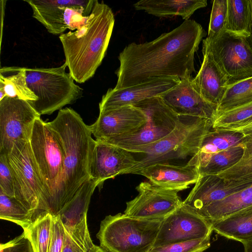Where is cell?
<instances>
[{"mask_svg":"<svg viewBox=\"0 0 252 252\" xmlns=\"http://www.w3.org/2000/svg\"><path fill=\"white\" fill-rule=\"evenodd\" d=\"M205 35L200 24L188 19L152 41L130 43L119 55L114 89L165 78L191 77L195 71V53Z\"/></svg>","mask_w":252,"mask_h":252,"instance_id":"6da1fadb","label":"cell"},{"mask_svg":"<svg viewBox=\"0 0 252 252\" xmlns=\"http://www.w3.org/2000/svg\"><path fill=\"white\" fill-rule=\"evenodd\" d=\"M47 123L61 144L63 156L62 175L47 211L57 216L91 178L90 164L95 140L92 137L90 126L70 108L60 109L55 119Z\"/></svg>","mask_w":252,"mask_h":252,"instance_id":"7a4b0ae2","label":"cell"},{"mask_svg":"<svg viewBox=\"0 0 252 252\" xmlns=\"http://www.w3.org/2000/svg\"><path fill=\"white\" fill-rule=\"evenodd\" d=\"M111 8L95 0L85 24L59 36L69 73L83 83L95 74L105 55L114 26Z\"/></svg>","mask_w":252,"mask_h":252,"instance_id":"3957f363","label":"cell"},{"mask_svg":"<svg viewBox=\"0 0 252 252\" xmlns=\"http://www.w3.org/2000/svg\"><path fill=\"white\" fill-rule=\"evenodd\" d=\"M212 129V122L208 119L180 115L175 129L158 141L135 150L144 156L123 174L137 173L152 165L168 163L178 159L192 157L199 150L205 135Z\"/></svg>","mask_w":252,"mask_h":252,"instance_id":"277c9868","label":"cell"},{"mask_svg":"<svg viewBox=\"0 0 252 252\" xmlns=\"http://www.w3.org/2000/svg\"><path fill=\"white\" fill-rule=\"evenodd\" d=\"M162 220H147L118 213L101 221L96 237L107 252H149Z\"/></svg>","mask_w":252,"mask_h":252,"instance_id":"5b68a950","label":"cell"},{"mask_svg":"<svg viewBox=\"0 0 252 252\" xmlns=\"http://www.w3.org/2000/svg\"><path fill=\"white\" fill-rule=\"evenodd\" d=\"M66 64L51 68H26L29 88L37 96L35 101H28L40 115H50L83 96V91L75 84Z\"/></svg>","mask_w":252,"mask_h":252,"instance_id":"8992f818","label":"cell"},{"mask_svg":"<svg viewBox=\"0 0 252 252\" xmlns=\"http://www.w3.org/2000/svg\"><path fill=\"white\" fill-rule=\"evenodd\" d=\"M7 158L13 175L15 197L32 213L33 222L41 216L48 190L30 141L14 143Z\"/></svg>","mask_w":252,"mask_h":252,"instance_id":"52a82bcc","label":"cell"},{"mask_svg":"<svg viewBox=\"0 0 252 252\" xmlns=\"http://www.w3.org/2000/svg\"><path fill=\"white\" fill-rule=\"evenodd\" d=\"M202 52L211 55L228 86L252 77V46L247 36L223 30L203 40Z\"/></svg>","mask_w":252,"mask_h":252,"instance_id":"ba28073f","label":"cell"},{"mask_svg":"<svg viewBox=\"0 0 252 252\" xmlns=\"http://www.w3.org/2000/svg\"><path fill=\"white\" fill-rule=\"evenodd\" d=\"M133 105L145 113L147 116L146 124L131 134L101 141L134 153L137 149L153 144L168 135L180 120V115L171 109L159 96Z\"/></svg>","mask_w":252,"mask_h":252,"instance_id":"9c48e42d","label":"cell"},{"mask_svg":"<svg viewBox=\"0 0 252 252\" xmlns=\"http://www.w3.org/2000/svg\"><path fill=\"white\" fill-rule=\"evenodd\" d=\"M33 157L48 190L47 200L41 215L47 211L61 180L63 171L61 144L47 123L37 118L30 140Z\"/></svg>","mask_w":252,"mask_h":252,"instance_id":"30bf717a","label":"cell"},{"mask_svg":"<svg viewBox=\"0 0 252 252\" xmlns=\"http://www.w3.org/2000/svg\"><path fill=\"white\" fill-rule=\"evenodd\" d=\"M39 115L27 100L6 96L0 100V155H7L14 143L29 141Z\"/></svg>","mask_w":252,"mask_h":252,"instance_id":"8fae6325","label":"cell"},{"mask_svg":"<svg viewBox=\"0 0 252 252\" xmlns=\"http://www.w3.org/2000/svg\"><path fill=\"white\" fill-rule=\"evenodd\" d=\"M213 231L208 220L183 202L162 220L153 248L203 238L211 235Z\"/></svg>","mask_w":252,"mask_h":252,"instance_id":"7c38bea8","label":"cell"},{"mask_svg":"<svg viewBox=\"0 0 252 252\" xmlns=\"http://www.w3.org/2000/svg\"><path fill=\"white\" fill-rule=\"evenodd\" d=\"M136 189L138 194L126 203V215L137 219L163 220L183 203L177 190L143 182Z\"/></svg>","mask_w":252,"mask_h":252,"instance_id":"4fadbf2b","label":"cell"},{"mask_svg":"<svg viewBox=\"0 0 252 252\" xmlns=\"http://www.w3.org/2000/svg\"><path fill=\"white\" fill-rule=\"evenodd\" d=\"M99 185L92 178L86 181L57 215L69 237L85 252H91L95 246L89 233L87 215L92 194Z\"/></svg>","mask_w":252,"mask_h":252,"instance_id":"5bb4252c","label":"cell"},{"mask_svg":"<svg viewBox=\"0 0 252 252\" xmlns=\"http://www.w3.org/2000/svg\"><path fill=\"white\" fill-rule=\"evenodd\" d=\"M146 122L147 116L142 110L127 105L99 112L96 121L90 127L95 140L102 141L131 134Z\"/></svg>","mask_w":252,"mask_h":252,"instance_id":"9a60e30c","label":"cell"},{"mask_svg":"<svg viewBox=\"0 0 252 252\" xmlns=\"http://www.w3.org/2000/svg\"><path fill=\"white\" fill-rule=\"evenodd\" d=\"M252 185V175L238 180H226L217 175H200L183 203L196 212Z\"/></svg>","mask_w":252,"mask_h":252,"instance_id":"2e32d148","label":"cell"},{"mask_svg":"<svg viewBox=\"0 0 252 252\" xmlns=\"http://www.w3.org/2000/svg\"><path fill=\"white\" fill-rule=\"evenodd\" d=\"M159 96L179 115L211 120L217 115L218 107L205 100L193 87L191 77L185 78Z\"/></svg>","mask_w":252,"mask_h":252,"instance_id":"e0dca14e","label":"cell"},{"mask_svg":"<svg viewBox=\"0 0 252 252\" xmlns=\"http://www.w3.org/2000/svg\"><path fill=\"white\" fill-rule=\"evenodd\" d=\"M137 162L126 150L95 140L90 164V178L102 185L106 180L123 174Z\"/></svg>","mask_w":252,"mask_h":252,"instance_id":"ac0fdd59","label":"cell"},{"mask_svg":"<svg viewBox=\"0 0 252 252\" xmlns=\"http://www.w3.org/2000/svg\"><path fill=\"white\" fill-rule=\"evenodd\" d=\"M180 80L179 78H165L118 90L109 89L99 104V112L133 105L145 99L160 96L175 87Z\"/></svg>","mask_w":252,"mask_h":252,"instance_id":"d6986e66","label":"cell"},{"mask_svg":"<svg viewBox=\"0 0 252 252\" xmlns=\"http://www.w3.org/2000/svg\"><path fill=\"white\" fill-rule=\"evenodd\" d=\"M32 10V16L54 35L67 29L65 11L68 7L93 8L95 0H24Z\"/></svg>","mask_w":252,"mask_h":252,"instance_id":"ffe728a7","label":"cell"},{"mask_svg":"<svg viewBox=\"0 0 252 252\" xmlns=\"http://www.w3.org/2000/svg\"><path fill=\"white\" fill-rule=\"evenodd\" d=\"M137 174L145 176L156 186L178 191L195 184L200 177L198 170L194 167L187 164L175 165L168 163L152 165L142 169Z\"/></svg>","mask_w":252,"mask_h":252,"instance_id":"44dd1931","label":"cell"},{"mask_svg":"<svg viewBox=\"0 0 252 252\" xmlns=\"http://www.w3.org/2000/svg\"><path fill=\"white\" fill-rule=\"evenodd\" d=\"M202 53L200 69L192 83L205 100L218 107L228 86V81L211 55L207 52Z\"/></svg>","mask_w":252,"mask_h":252,"instance_id":"7402d4cb","label":"cell"},{"mask_svg":"<svg viewBox=\"0 0 252 252\" xmlns=\"http://www.w3.org/2000/svg\"><path fill=\"white\" fill-rule=\"evenodd\" d=\"M245 137L239 131L212 128L203 138L198 151L187 165L198 170L204 167L213 155L241 144Z\"/></svg>","mask_w":252,"mask_h":252,"instance_id":"603a6c76","label":"cell"},{"mask_svg":"<svg viewBox=\"0 0 252 252\" xmlns=\"http://www.w3.org/2000/svg\"><path fill=\"white\" fill-rule=\"evenodd\" d=\"M207 5L206 0H141L133 6L137 10H143L156 17L179 16L187 20L196 10Z\"/></svg>","mask_w":252,"mask_h":252,"instance_id":"cb8c5ba5","label":"cell"},{"mask_svg":"<svg viewBox=\"0 0 252 252\" xmlns=\"http://www.w3.org/2000/svg\"><path fill=\"white\" fill-rule=\"evenodd\" d=\"M211 223L213 231L226 238L242 244L252 240V205Z\"/></svg>","mask_w":252,"mask_h":252,"instance_id":"d4e9b609","label":"cell"},{"mask_svg":"<svg viewBox=\"0 0 252 252\" xmlns=\"http://www.w3.org/2000/svg\"><path fill=\"white\" fill-rule=\"evenodd\" d=\"M251 205H252V185L214 202L197 212L211 223L226 218Z\"/></svg>","mask_w":252,"mask_h":252,"instance_id":"484cf974","label":"cell"},{"mask_svg":"<svg viewBox=\"0 0 252 252\" xmlns=\"http://www.w3.org/2000/svg\"><path fill=\"white\" fill-rule=\"evenodd\" d=\"M0 84L3 86L6 96L27 101H35L37 96L29 88L26 67H1Z\"/></svg>","mask_w":252,"mask_h":252,"instance_id":"4316f807","label":"cell"},{"mask_svg":"<svg viewBox=\"0 0 252 252\" xmlns=\"http://www.w3.org/2000/svg\"><path fill=\"white\" fill-rule=\"evenodd\" d=\"M0 218L21 226L24 230L33 222V214L15 197L0 190Z\"/></svg>","mask_w":252,"mask_h":252,"instance_id":"83f0119b","label":"cell"},{"mask_svg":"<svg viewBox=\"0 0 252 252\" xmlns=\"http://www.w3.org/2000/svg\"><path fill=\"white\" fill-rule=\"evenodd\" d=\"M251 102L252 77L227 87L218 106L217 115Z\"/></svg>","mask_w":252,"mask_h":252,"instance_id":"f1b7e54d","label":"cell"},{"mask_svg":"<svg viewBox=\"0 0 252 252\" xmlns=\"http://www.w3.org/2000/svg\"><path fill=\"white\" fill-rule=\"evenodd\" d=\"M242 144L232 147L213 155L206 165L198 169L200 175H217L237 163L243 158Z\"/></svg>","mask_w":252,"mask_h":252,"instance_id":"f546056e","label":"cell"},{"mask_svg":"<svg viewBox=\"0 0 252 252\" xmlns=\"http://www.w3.org/2000/svg\"><path fill=\"white\" fill-rule=\"evenodd\" d=\"M252 122V102L219 114L212 122L213 129L233 130Z\"/></svg>","mask_w":252,"mask_h":252,"instance_id":"4dcf8cb0","label":"cell"},{"mask_svg":"<svg viewBox=\"0 0 252 252\" xmlns=\"http://www.w3.org/2000/svg\"><path fill=\"white\" fill-rule=\"evenodd\" d=\"M224 30L248 36V0H227Z\"/></svg>","mask_w":252,"mask_h":252,"instance_id":"1f68e13d","label":"cell"},{"mask_svg":"<svg viewBox=\"0 0 252 252\" xmlns=\"http://www.w3.org/2000/svg\"><path fill=\"white\" fill-rule=\"evenodd\" d=\"M52 218L53 216L47 213L38 218L24 230L31 242L34 252H48Z\"/></svg>","mask_w":252,"mask_h":252,"instance_id":"d6a6232c","label":"cell"},{"mask_svg":"<svg viewBox=\"0 0 252 252\" xmlns=\"http://www.w3.org/2000/svg\"><path fill=\"white\" fill-rule=\"evenodd\" d=\"M210 236L154 247L149 252H203L210 246Z\"/></svg>","mask_w":252,"mask_h":252,"instance_id":"836d02e7","label":"cell"},{"mask_svg":"<svg viewBox=\"0 0 252 252\" xmlns=\"http://www.w3.org/2000/svg\"><path fill=\"white\" fill-rule=\"evenodd\" d=\"M227 9V0L213 1L207 36H216L224 29Z\"/></svg>","mask_w":252,"mask_h":252,"instance_id":"e575fe53","label":"cell"},{"mask_svg":"<svg viewBox=\"0 0 252 252\" xmlns=\"http://www.w3.org/2000/svg\"><path fill=\"white\" fill-rule=\"evenodd\" d=\"M66 231L58 216H53L51 238L48 252H63Z\"/></svg>","mask_w":252,"mask_h":252,"instance_id":"d590c367","label":"cell"},{"mask_svg":"<svg viewBox=\"0 0 252 252\" xmlns=\"http://www.w3.org/2000/svg\"><path fill=\"white\" fill-rule=\"evenodd\" d=\"M252 175V158L241 159L231 167L217 174L226 180H238Z\"/></svg>","mask_w":252,"mask_h":252,"instance_id":"8d00e7d4","label":"cell"},{"mask_svg":"<svg viewBox=\"0 0 252 252\" xmlns=\"http://www.w3.org/2000/svg\"><path fill=\"white\" fill-rule=\"evenodd\" d=\"M0 190L7 195L15 197L12 173L6 155H0Z\"/></svg>","mask_w":252,"mask_h":252,"instance_id":"74e56055","label":"cell"},{"mask_svg":"<svg viewBox=\"0 0 252 252\" xmlns=\"http://www.w3.org/2000/svg\"><path fill=\"white\" fill-rule=\"evenodd\" d=\"M0 252H34L33 246L26 233L20 235L5 244H1Z\"/></svg>","mask_w":252,"mask_h":252,"instance_id":"f35d334b","label":"cell"},{"mask_svg":"<svg viewBox=\"0 0 252 252\" xmlns=\"http://www.w3.org/2000/svg\"><path fill=\"white\" fill-rule=\"evenodd\" d=\"M63 252H85L69 237L66 232L64 246Z\"/></svg>","mask_w":252,"mask_h":252,"instance_id":"ab89813d","label":"cell"},{"mask_svg":"<svg viewBox=\"0 0 252 252\" xmlns=\"http://www.w3.org/2000/svg\"><path fill=\"white\" fill-rule=\"evenodd\" d=\"M242 144L244 148V153L242 159L252 158V136H246Z\"/></svg>","mask_w":252,"mask_h":252,"instance_id":"60d3db41","label":"cell"},{"mask_svg":"<svg viewBox=\"0 0 252 252\" xmlns=\"http://www.w3.org/2000/svg\"><path fill=\"white\" fill-rule=\"evenodd\" d=\"M247 32L249 34L247 37L252 46V0H248V22Z\"/></svg>","mask_w":252,"mask_h":252,"instance_id":"b9f144b4","label":"cell"},{"mask_svg":"<svg viewBox=\"0 0 252 252\" xmlns=\"http://www.w3.org/2000/svg\"><path fill=\"white\" fill-rule=\"evenodd\" d=\"M234 130L242 133L245 136H252V127H243L235 129Z\"/></svg>","mask_w":252,"mask_h":252,"instance_id":"7bdbcfd3","label":"cell"},{"mask_svg":"<svg viewBox=\"0 0 252 252\" xmlns=\"http://www.w3.org/2000/svg\"><path fill=\"white\" fill-rule=\"evenodd\" d=\"M244 251V252H252V240L243 243Z\"/></svg>","mask_w":252,"mask_h":252,"instance_id":"ee69618b","label":"cell"},{"mask_svg":"<svg viewBox=\"0 0 252 252\" xmlns=\"http://www.w3.org/2000/svg\"><path fill=\"white\" fill-rule=\"evenodd\" d=\"M90 252H107L105 250L97 246H95L93 250Z\"/></svg>","mask_w":252,"mask_h":252,"instance_id":"f6af8a7d","label":"cell"},{"mask_svg":"<svg viewBox=\"0 0 252 252\" xmlns=\"http://www.w3.org/2000/svg\"><path fill=\"white\" fill-rule=\"evenodd\" d=\"M243 127H252V122L251 123H250L249 125H248L247 126L242 127H241V128H243ZM237 129H238V128H237Z\"/></svg>","mask_w":252,"mask_h":252,"instance_id":"bcb514c9","label":"cell"}]
</instances>
